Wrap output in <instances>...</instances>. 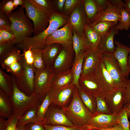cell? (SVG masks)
I'll list each match as a JSON object with an SVG mask.
<instances>
[{
    "label": "cell",
    "instance_id": "obj_35",
    "mask_svg": "<svg viewBox=\"0 0 130 130\" xmlns=\"http://www.w3.org/2000/svg\"><path fill=\"white\" fill-rule=\"evenodd\" d=\"M94 95L97 102L96 112L105 114H111L105 99L104 92L101 91Z\"/></svg>",
    "mask_w": 130,
    "mask_h": 130
},
{
    "label": "cell",
    "instance_id": "obj_50",
    "mask_svg": "<svg viewBox=\"0 0 130 130\" xmlns=\"http://www.w3.org/2000/svg\"><path fill=\"white\" fill-rule=\"evenodd\" d=\"M99 8L102 12H104L108 6V0H95Z\"/></svg>",
    "mask_w": 130,
    "mask_h": 130
},
{
    "label": "cell",
    "instance_id": "obj_49",
    "mask_svg": "<svg viewBox=\"0 0 130 130\" xmlns=\"http://www.w3.org/2000/svg\"><path fill=\"white\" fill-rule=\"evenodd\" d=\"M124 87L125 89L126 94L124 106L130 103V79H126Z\"/></svg>",
    "mask_w": 130,
    "mask_h": 130
},
{
    "label": "cell",
    "instance_id": "obj_60",
    "mask_svg": "<svg viewBox=\"0 0 130 130\" xmlns=\"http://www.w3.org/2000/svg\"><path fill=\"white\" fill-rule=\"evenodd\" d=\"M16 130H19V129H18L17 128V127L16 128Z\"/></svg>",
    "mask_w": 130,
    "mask_h": 130
},
{
    "label": "cell",
    "instance_id": "obj_21",
    "mask_svg": "<svg viewBox=\"0 0 130 130\" xmlns=\"http://www.w3.org/2000/svg\"><path fill=\"white\" fill-rule=\"evenodd\" d=\"M61 45L54 43L46 45L42 49L43 59L46 66H52L62 50Z\"/></svg>",
    "mask_w": 130,
    "mask_h": 130
},
{
    "label": "cell",
    "instance_id": "obj_42",
    "mask_svg": "<svg viewBox=\"0 0 130 130\" xmlns=\"http://www.w3.org/2000/svg\"><path fill=\"white\" fill-rule=\"evenodd\" d=\"M45 130H85L83 128L74 126L70 127L61 125L44 124Z\"/></svg>",
    "mask_w": 130,
    "mask_h": 130
},
{
    "label": "cell",
    "instance_id": "obj_10",
    "mask_svg": "<svg viewBox=\"0 0 130 130\" xmlns=\"http://www.w3.org/2000/svg\"><path fill=\"white\" fill-rule=\"evenodd\" d=\"M73 30L69 21L62 28L54 32L46 39V45L54 43L63 46L72 47Z\"/></svg>",
    "mask_w": 130,
    "mask_h": 130
},
{
    "label": "cell",
    "instance_id": "obj_24",
    "mask_svg": "<svg viewBox=\"0 0 130 130\" xmlns=\"http://www.w3.org/2000/svg\"><path fill=\"white\" fill-rule=\"evenodd\" d=\"M73 79L71 69L56 73L52 80L51 88H58L69 85L72 83Z\"/></svg>",
    "mask_w": 130,
    "mask_h": 130
},
{
    "label": "cell",
    "instance_id": "obj_2",
    "mask_svg": "<svg viewBox=\"0 0 130 130\" xmlns=\"http://www.w3.org/2000/svg\"><path fill=\"white\" fill-rule=\"evenodd\" d=\"M62 109L75 126L83 128L92 115L81 100L76 88L74 91L69 105L62 107Z\"/></svg>",
    "mask_w": 130,
    "mask_h": 130
},
{
    "label": "cell",
    "instance_id": "obj_19",
    "mask_svg": "<svg viewBox=\"0 0 130 130\" xmlns=\"http://www.w3.org/2000/svg\"><path fill=\"white\" fill-rule=\"evenodd\" d=\"M114 43L116 47L113 55L117 62L125 78L128 77L130 73L128 64V56L130 53V47L116 40Z\"/></svg>",
    "mask_w": 130,
    "mask_h": 130
},
{
    "label": "cell",
    "instance_id": "obj_29",
    "mask_svg": "<svg viewBox=\"0 0 130 130\" xmlns=\"http://www.w3.org/2000/svg\"><path fill=\"white\" fill-rule=\"evenodd\" d=\"M86 52L80 54L75 58L74 61L71 69L73 77L72 83L75 85L76 88L78 89H80L79 80L82 71L84 59Z\"/></svg>",
    "mask_w": 130,
    "mask_h": 130
},
{
    "label": "cell",
    "instance_id": "obj_33",
    "mask_svg": "<svg viewBox=\"0 0 130 130\" xmlns=\"http://www.w3.org/2000/svg\"><path fill=\"white\" fill-rule=\"evenodd\" d=\"M52 104L51 99L48 92L38 107L37 114L38 121L39 123L43 124L45 115Z\"/></svg>",
    "mask_w": 130,
    "mask_h": 130
},
{
    "label": "cell",
    "instance_id": "obj_58",
    "mask_svg": "<svg viewBox=\"0 0 130 130\" xmlns=\"http://www.w3.org/2000/svg\"><path fill=\"white\" fill-rule=\"evenodd\" d=\"M128 64L129 70V72H130V55L128 58Z\"/></svg>",
    "mask_w": 130,
    "mask_h": 130
},
{
    "label": "cell",
    "instance_id": "obj_27",
    "mask_svg": "<svg viewBox=\"0 0 130 130\" xmlns=\"http://www.w3.org/2000/svg\"><path fill=\"white\" fill-rule=\"evenodd\" d=\"M23 55L18 49L14 47L8 53L0 59L2 68L6 70L11 65L18 61L22 60Z\"/></svg>",
    "mask_w": 130,
    "mask_h": 130
},
{
    "label": "cell",
    "instance_id": "obj_43",
    "mask_svg": "<svg viewBox=\"0 0 130 130\" xmlns=\"http://www.w3.org/2000/svg\"><path fill=\"white\" fill-rule=\"evenodd\" d=\"M17 127L20 130H45L44 124L41 123H30Z\"/></svg>",
    "mask_w": 130,
    "mask_h": 130
},
{
    "label": "cell",
    "instance_id": "obj_46",
    "mask_svg": "<svg viewBox=\"0 0 130 130\" xmlns=\"http://www.w3.org/2000/svg\"><path fill=\"white\" fill-rule=\"evenodd\" d=\"M81 1L79 0H66L64 8L65 13H68L73 11Z\"/></svg>",
    "mask_w": 130,
    "mask_h": 130
},
{
    "label": "cell",
    "instance_id": "obj_45",
    "mask_svg": "<svg viewBox=\"0 0 130 130\" xmlns=\"http://www.w3.org/2000/svg\"><path fill=\"white\" fill-rule=\"evenodd\" d=\"M23 51L24 58L26 63L29 65L33 66L34 58L32 48L29 47L27 49L23 50Z\"/></svg>",
    "mask_w": 130,
    "mask_h": 130
},
{
    "label": "cell",
    "instance_id": "obj_8",
    "mask_svg": "<svg viewBox=\"0 0 130 130\" xmlns=\"http://www.w3.org/2000/svg\"><path fill=\"white\" fill-rule=\"evenodd\" d=\"M105 68L117 87H124L126 79L113 54H103Z\"/></svg>",
    "mask_w": 130,
    "mask_h": 130
},
{
    "label": "cell",
    "instance_id": "obj_34",
    "mask_svg": "<svg viewBox=\"0 0 130 130\" xmlns=\"http://www.w3.org/2000/svg\"><path fill=\"white\" fill-rule=\"evenodd\" d=\"M116 24L113 22L106 21H100L94 25L89 24L102 37L107 34Z\"/></svg>",
    "mask_w": 130,
    "mask_h": 130
},
{
    "label": "cell",
    "instance_id": "obj_17",
    "mask_svg": "<svg viewBox=\"0 0 130 130\" xmlns=\"http://www.w3.org/2000/svg\"><path fill=\"white\" fill-rule=\"evenodd\" d=\"M94 76L101 91L103 92H110L117 88L106 70L102 58Z\"/></svg>",
    "mask_w": 130,
    "mask_h": 130
},
{
    "label": "cell",
    "instance_id": "obj_28",
    "mask_svg": "<svg viewBox=\"0 0 130 130\" xmlns=\"http://www.w3.org/2000/svg\"><path fill=\"white\" fill-rule=\"evenodd\" d=\"M84 33L91 49H98L102 39L100 34L87 23L85 26Z\"/></svg>",
    "mask_w": 130,
    "mask_h": 130
},
{
    "label": "cell",
    "instance_id": "obj_57",
    "mask_svg": "<svg viewBox=\"0 0 130 130\" xmlns=\"http://www.w3.org/2000/svg\"><path fill=\"white\" fill-rule=\"evenodd\" d=\"M6 44L3 39L2 35L0 34V45H3Z\"/></svg>",
    "mask_w": 130,
    "mask_h": 130
},
{
    "label": "cell",
    "instance_id": "obj_47",
    "mask_svg": "<svg viewBox=\"0 0 130 130\" xmlns=\"http://www.w3.org/2000/svg\"><path fill=\"white\" fill-rule=\"evenodd\" d=\"M19 118L13 114L7 120L6 126L4 130H16Z\"/></svg>",
    "mask_w": 130,
    "mask_h": 130
},
{
    "label": "cell",
    "instance_id": "obj_52",
    "mask_svg": "<svg viewBox=\"0 0 130 130\" xmlns=\"http://www.w3.org/2000/svg\"><path fill=\"white\" fill-rule=\"evenodd\" d=\"M101 130H124L121 126L118 124H117L112 126L99 129Z\"/></svg>",
    "mask_w": 130,
    "mask_h": 130
},
{
    "label": "cell",
    "instance_id": "obj_54",
    "mask_svg": "<svg viewBox=\"0 0 130 130\" xmlns=\"http://www.w3.org/2000/svg\"><path fill=\"white\" fill-rule=\"evenodd\" d=\"M7 123V120L0 117V130H4L6 127Z\"/></svg>",
    "mask_w": 130,
    "mask_h": 130
},
{
    "label": "cell",
    "instance_id": "obj_31",
    "mask_svg": "<svg viewBox=\"0 0 130 130\" xmlns=\"http://www.w3.org/2000/svg\"><path fill=\"white\" fill-rule=\"evenodd\" d=\"M0 89L9 97L12 94L13 87V78L5 72L0 68Z\"/></svg>",
    "mask_w": 130,
    "mask_h": 130
},
{
    "label": "cell",
    "instance_id": "obj_22",
    "mask_svg": "<svg viewBox=\"0 0 130 130\" xmlns=\"http://www.w3.org/2000/svg\"><path fill=\"white\" fill-rule=\"evenodd\" d=\"M78 83L80 89L87 93L94 95L102 91L94 75L81 77Z\"/></svg>",
    "mask_w": 130,
    "mask_h": 130
},
{
    "label": "cell",
    "instance_id": "obj_36",
    "mask_svg": "<svg viewBox=\"0 0 130 130\" xmlns=\"http://www.w3.org/2000/svg\"><path fill=\"white\" fill-rule=\"evenodd\" d=\"M34 58L33 67L34 72L40 70L46 67L44 62L42 49L32 48Z\"/></svg>",
    "mask_w": 130,
    "mask_h": 130
},
{
    "label": "cell",
    "instance_id": "obj_14",
    "mask_svg": "<svg viewBox=\"0 0 130 130\" xmlns=\"http://www.w3.org/2000/svg\"><path fill=\"white\" fill-rule=\"evenodd\" d=\"M69 22L73 31L78 35L84 34V28L87 23L83 0L77 6L71 13Z\"/></svg>",
    "mask_w": 130,
    "mask_h": 130
},
{
    "label": "cell",
    "instance_id": "obj_48",
    "mask_svg": "<svg viewBox=\"0 0 130 130\" xmlns=\"http://www.w3.org/2000/svg\"><path fill=\"white\" fill-rule=\"evenodd\" d=\"M14 45L6 43L0 45V57L1 59L8 53L13 48Z\"/></svg>",
    "mask_w": 130,
    "mask_h": 130
},
{
    "label": "cell",
    "instance_id": "obj_55",
    "mask_svg": "<svg viewBox=\"0 0 130 130\" xmlns=\"http://www.w3.org/2000/svg\"><path fill=\"white\" fill-rule=\"evenodd\" d=\"M124 8L130 14V0H125L124 3Z\"/></svg>",
    "mask_w": 130,
    "mask_h": 130
},
{
    "label": "cell",
    "instance_id": "obj_30",
    "mask_svg": "<svg viewBox=\"0 0 130 130\" xmlns=\"http://www.w3.org/2000/svg\"><path fill=\"white\" fill-rule=\"evenodd\" d=\"M79 96L81 101L88 110L93 115L97 111V104L95 96L78 89Z\"/></svg>",
    "mask_w": 130,
    "mask_h": 130
},
{
    "label": "cell",
    "instance_id": "obj_37",
    "mask_svg": "<svg viewBox=\"0 0 130 130\" xmlns=\"http://www.w3.org/2000/svg\"><path fill=\"white\" fill-rule=\"evenodd\" d=\"M116 27L119 30L127 31L130 28V14L124 7L121 9L120 17Z\"/></svg>",
    "mask_w": 130,
    "mask_h": 130
},
{
    "label": "cell",
    "instance_id": "obj_20",
    "mask_svg": "<svg viewBox=\"0 0 130 130\" xmlns=\"http://www.w3.org/2000/svg\"><path fill=\"white\" fill-rule=\"evenodd\" d=\"M117 24L113 27L107 34L102 37L98 48L103 54H112L115 50L114 38L119 32L117 28Z\"/></svg>",
    "mask_w": 130,
    "mask_h": 130
},
{
    "label": "cell",
    "instance_id": "obj_1",
    "mask_svg": "<svg viewBox=\"0 0 130 130\" xmlns=\"http://www.w3.org/2000/svg\"><path fill=\"white\" fill-rule=\"evenodd\" d=\"M69 19L66 15L54 11L51 15L48 27L38 34L25 39L22 42L18 44L19 47L23 50L29 47L43 49L46 46V40L47 38L67 24Z\"/></svg>",
    "mask_w": 130,
    "mask_h": 130
},
{
    "label": "cell",
    "instance_id": "obj_59",
    "mask_svg": "<svg viewBox=\"0 0 130 130\" xmlns=\"http://www.w3.org/2000/svg\"><path fill=\"white\" fill-rule=\"evenodd\" d=\"M128 36L129 37H130V32L129 33V34L128 35Z\"/></svg>",
    "mask_w": 130,
    "mask_h": 130
},
{
    "label": "cell",
    "instance_id": "obj_26",
    "mask_svg": "<svg viewBox=\"0 0 130 130\" xmlns=\"http://www.w3.org/2000/svg\"><path fill=\"white\" fill-rule=\"evenodd\" d=\"M0 90V115L1 117L8 119L13 115V106L10 97Z\"/></svg>",
    "mask_w": 130,
    "mask_h": 130
},
{
    "label": "cell",
    "instance_id": "obj_4",
    "mask_svg": "<svg viewBox=\"0 0 130 130\" xmlns=\"http://www.w3.org/2000/svg\"><path fill=\"white\" fill-rule=\"evenodd\" d=\"M21 7L7 16L11 22L10 30L16 37L15 44L21 43L26 38L31 37L33 32V25Z\"/></svg>",
    "mask_w": 130,
    "mask_h": 130
},
{
    "label": "cell",
    "instance_id": "obj_61",
    "mask_svg": "<svg viewBox=\"0 0 130 130\" xmlns=\"http://www.w3.org/2000/svg\"></svg>",
    "mask_w": 130,
    "mask_h": 130
},
{
    "label": "cell",
    "instance_id": "obj_11",
    "mask_svg": "<svg viewBox=\"0 0 130 130\" xmlns=\"http://www.w3.org/2000/svg\"><path fill=\"white\" fill-rule=\"evenodd\" d=\"M124 2L121 0H108V6L106 9L92 23L95 25L101 21H106L117 24L121 16L122 9L124 7Z\"/></svg>",
    "mask_w": 130,
    "mask_h": 130
},
{
    "label": "cell",
    "instance_id": "obj_51",
    "mask_svg": "<svg viewBox=\"0 0 130 130\" xmlns=\"http://www.w3.org/2000/svg\"><path fill=\"white\" fill-rule=\"evenodd\" d=\"M66 0H58L55 1L58 8L60 11L64 9Z\"/></svg>",
    "mask_w": 130,
    "mask_h": 130
},
{
    "label": "cell",
    "instance_id": "obj_6",
    "mask_svg": "<svg viewBox=\"0 0 130 130\" xmlns=\"http://www.w3.org/2000/svg\"><path fill=\"white\" fill-rule=\"evenodd\" d=\"M34 72V92L41 98L45 97L51 88L56 73L52 66H46L43 69Z\"/></svg>",
    "mask_w": 130,
    "mask_h": 130
},
{
    "label": "cell",
    "instance_id": "obj_9",
    "mask_svg": "<svg viewBox=\"0 0 130 130\" xmlns=\"http://www.w3.org/2000/svg\"><path fill=\"white\" fill-rule=\"evenodd\" d=\"M103 53L98 48L90 49L84 58L81 77L94 76L103 57Z\"/></svg>",
    "mask_w": 130,
    "mask_h": 130
},
{
    "label": "cell",
    "instance_id": "obj_13",
    "mask_svg": "<svg viewBox=\"0 0 130 130\" xmlns=\"http://www.w3.org/2000/svg\"><path fill=\"white\" fill-rule=\"evenodd\" d=\"M104 97L112 114L118 113L123 108L125 96L124 87H118L111 92H104Z\"/></svg>",
    "mask_w": 130,
    "mask_h": 130
},
{
    "label": "cell",
    "instance_id": "obj_53",
    "mask_svg": "<svg viewBox=\"0 0 130 130\" xmlns=\"http://www.w3.org/2000/svg\"><path fill=\"white\" fill-rule=\"evenodd\" d=\"M13 2L15 8L19 6H20L24 8L25 0H13Z\"/></svg>",
    "mask_w": 130,
    "mask_h": 130
},
{
    "label": "cell",
    "instance_id": "obj_18",
    "mask_svg": "<svg viewBox=\"0 0 130 130\" xmlns=\"http://www.w3.org/2000/svg\"><path fill=\"white\" fill-rule=\"evenodd\" d=\"M63 46L52 66L56 73L71 69L73 59V47Z\"/></svg>",
    "mask_w": 130,
    "mask_h": 130
},
{
    "label": "cell",
    "instance_id": "obj_15",
    "mask_svg": "<svg viewBox=\"0 0 130 130\" xmlns=\"http://www.w3.org/2000/svg\"><path fill=\"white\" fill-rule=\"evenodd\" d=\"M76 88V86L72 83L59 88H51L49 92L51 99L52 104L62 107L64 106L72 96Z\"/></svg>",
    "mask_w": 130,
    "mask_h": 130
},
{
    "label": "cell",
    "instance_id": "obj_56",
    "mask_svg": "<svg viewBox=\"0 0 130 130\" xmlns=\"http://www.w3.org/2000/svg\"><path fill=\"white\" fill-rule=\"evenodd\" d=\"M124 107L125 108L126 110L128 117L130 119V103L125 105L124 106Z\"/></svg>",
    "mask_w": 130,
    "mask_h": 130
},
{
    "label": "cell",
    "instance_id": "obj_40",
    "mask_svg": "<svg viewBox=\"0 0 130 130\" xmlns=\"http://www.w3.org/2000/svg\"><path fill=\"white\" fill-rule=\"evenodd\" d=\"M15 8L13 0H4L0 1V12L7 15L11 13Z\"/></svg>",
    "mask_w": 130,
    "mask_h": 130
},
{
    "label": "cell",
    "instance_id": "obj_41",
    "mask_svg": "<svg viewBox=\"0 0 130 130\" xmlns=\"http://www.w3.org/2000/svg\"><path fill=\"white\" fill-rule=\"evenodd\" d=\"M0 34L2 35L6 43L14 45L15 44V36L10 30L0 29Z\"/></svg>",
    "mask_w": 130,
    "mask_h": 130
},
{
    "label": "cell",
    "instance_id": "obj_3",
    "mask_svg": "<svg viewBox=\"0 0 130 130\" xmlns=\"http://www.w3.org/2000/svg\"><path fill=\"white\" fill-rule=\"evenodd\" d=\"M41 98L34 91L30 95H26L18 87L13 78V90L10 98L13 106V114L19 118L29 109L38 107Z\"/></svg>",
    "mask_w": 130,
    "mask_h": 130
},
{
    "label": "cell",
    "instance_id": "obj_38",
    "mask_svg": "<svg viewBox=\"0 0 130 130\" xmlns=\"http://www.w3.org/2000/svg\"><path fill=\"white\" fill-rule=\"evenodd\" d=\"M117 119L118 124L124 130H130V122L128 120L127 114L124 107L117 113Z\"/></svg>",
    "mask_w": 130,
    "mask_h": 130
},
{
    "label": "cell",
    "instance_id": "obj_32",
    "mask_svg": "<svg viewBox=\"0 0 130 130\" xmlns=\"http://www.w3.org/2000/svg\"><path fill=\"white\" fill-rule=\"evenodd\" d=\"M37 108L38 107H32L27 110L19 118L17 127L23 126L30 123H40L38 120Z\"/></svg>",
    "mask_w": 130,
    "mask_h": 130
},
{
    "label": "cell",
    "instance_id": "obj_7",
    "mask_svg": "<svg viewBox=\"0 0 130 130\" xmlns=\"http://www.w3.org/2000/svg\"><path fill=\"white\" fill-rule=\"evenodd\" d=\"M117 115V113L105 114L96 112L83 128L85 130H98L112 126L118 124Z\"/></svg>",
    "mask_w": 130,
    "mask_h": 130
},
{
    "label": "cell",
    "instance_id": "obj_25",
    "mask_svg": "<svg viewBox=\"0 0 130 130\" xmlns=\"http://www.w3.org/2000/svg\"><path fill=\"white\" fill-rule=\"evenodd\" d=\"M73 48L75 58L80 54L85 52L91 48L84 33L80 36L73 30Z\"/></svg>",
    "mask_w": 130,
    "mask_h": 130
},
{
    "label": "cell",
    "instance_id": "obj_12",
    "mask_svg": "<svg viewBox=\"0 0 130 130\" xmlns=\"http://www.w3.org/2000/svg\"><path fill=\"white\" fill-rule=\"evenodd\" d=\"M23 65V74L20 77L14 78L18 87L25 93L30 95L34 91L35 72L33 66L27 64L24 58Z\"/></svg>",
    "mask_w": 130,
    "mask_h": 130
},
{
    "label": "cell",
    "instance_id": "obj_5",
    "mask_svg": "<svg viewBox=\"0 0 130 130\" xmlns=\"http://www.w3.org/2000/svg\"><path fill=\"white\" fill-rule=\"evenodd\" d=\"M24 8L28 17L33 22L34 35L38 34L47 28V23L49 22L52 13L41 9L30 0H25Z\"/></svg>",
    "mask_w": 130,
    "mask_h": 130
},
{
    "label": "cell",
    "instance_id": "obj_39",
    "mask_svg": "<svg viewBox=\"0 0 130 130\" xmlns=\"http://www.w3.org/2000/svg\"><path fill=\"white\" fill-rule=\"evenodd\" d=\"M31 1L41 9L47 12L52 13L53 10L51 1L48 0H30Z\"/></svg>",
    "mask_w": 130,
    "mask_h": 130
},
{
    "label": "cell",
    "instance_id": "obj_23",
    "mask_svg": "<svg viewBox=\"0 0 130 130\" xmlns=\"http://www.w3.org/2000/svg\"><path fill=\"white\" fill-rule=\"evenodd\" d=\"M87 22L90 24L95 21L102 13L95 0H83Z\"/></svg>",
    "mask_w": 130,
    "mask_h": 130
},
{
    "label": "cell",
    "instance_id": "obj_16",
    "mask_svg": "<svg viewBox=\"0 0 130 130\" xmlns=\"http://www.w3.org/2000/svg\"><path fill=\"white\" fill-rule=\"evenodd\" d=\"M43 124H44L61 125L70 127L75 126L62 109L50 106L45 115Z\"/></svg>",
    "mask_w": 130,
    "mask_h": 130
},
{
    "label": "cell",
    "instance_id": "obj_44",
    "mask_svg": "<svg viewBox=\"0 0 130 130\" xmlns=\"http://www.w3.org/2000/svg\"><path fill=\"white\" fill-rule=\"evenodd\" d=\"M11 22L7 16L0 12V29L10 30Z\"/></svg>",
    "mask_w": 130,
    "mask_h": 130
}]
</instances>
